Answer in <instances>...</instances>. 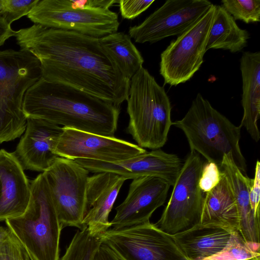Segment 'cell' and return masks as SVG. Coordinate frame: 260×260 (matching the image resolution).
Segmentation results:
<instances>
[{"instance_id": "cell-1", "label": "cell", "mask_w": 260, "mask_h": 260, "mask_svg": "<svg viewBox=\"0 0 260 260\" xmlns=\"http://www.w3.org/2000/svg\"><path fill=\"white\" fill-rule=\"evenodd\" d=\"M17 44L39 60L42 78L84 91L117 107L126 101L130 80L99 39L34 24L16 31Z\"/></svg>"}, {"instance_id": "cell-2", "label": "cell", "mask_w": 260, "mask_h": 260, "mask_svg": "<svg viewBox=\"0 0 260 260\" xmlns=\"http://www.w3.org/2000/svg\"><path fill=\"white\" fill-rule=\"evenodd\" d=\"M23 110L27 118L113 137L120 109L84 91L42 77L26 92Z\"/></svg>"}, {"instance_id": "cell-3", "label": "cell", "mask_w": 260, "mask_h": 260, "mask_svg": "<svg viewBox=\"0 0 260 260\" xmlns=\"http://www.w3.org/2000/svg\"><path fill=\"white\" fill-rule=\"evenodd\" d=\"M172 125L184 133L191 151L218 167L224 155L230 154L236 166L246 175V160L239 146L241 128L214 109L200 93L184 117Z\"/></svg>"}, {"instance_id": "cell-4", "label": "cell", "mask_w": 260, "mask_h": 260, "mask_svg": "<svg viewBox=\"0 0 260 260\" xmlns=\"http://www.w3.org/2000/svg\"><path fill=\"white\" fill-rule=\"evenodd\" d=\"M127 101V132L138 145L158 149L166 144L173 122L171 105L164 87L142 67L131 78Z\"/></svg>"}, {"instance_id": "cell-5", "label": "cell", "mask_w": 260, "mask_h": 260, "mask_svg": "<svg viewBox=\"0 0 260 260\" xmlns=\"http://www.w3.org/2000/svg\"><path fill=\"white\" fill-rule=\"evenodd\" d=\"M30 199L21 215L5 220L33 260H59L62 227L43 173L30 183Z\"/></svg>"}, {"instance_id": "cell-6", "label": "cell", "mask_w": 260, "mask_h": 260, "mask_svg": "<svg viewBox=\"0 0 260 260\" xmlns=\"http://www.w3.org/2000/svg\"><path fill=\"white\" fill-rule=\"evenodd\" d=\"M42 77L38 59L28 51L0 50V144L19 137L27 118L23 103L27 90Z\"/></svg>"}, {"instance_id": "cell-7", "label": "cell", "mask_w": 260, "mask_h": 260, "mask_svg": "<svg viewBox=\"0 0 260 260\" xmlns=\"http://www.w3.org/2000/svg\"><path fill=\"white\" fill-rule=\"evenodd\" d=\"M99 237L120 260H187L172 235L150 221L110 228Z\"/></svg>"}, {"instance_id": "cell-8", "label": "cell", "mask_w": 260, "mask_h": 260, "mask_svg": "<svg viewBox=\"0 0 260 260\" xmlns=\"http://www.w3.org/2000/svg\"><path fill=\"white\" fill-rule=\"evenodd\" d=\"M204 162L191 151L183 164L167 205L155 223L162 231L174 235L200 223L204 198L199 181Z\"/></svg>"}, {"instance_id": "cell-9", "label": "cell", "mask_w": 260, "mask_h": 260, "mask_svg": "<svg viewBox=\"0 0 260 260\" xmlns=\"http://www.w3.org/2000/svg\"><path fill=\"white\" fill-rule=\"evenodd\" d=\"M216 5L177 39L161 53L159 73L164 84L177 86L188 81L204 61L209 32Z\"/></svg>"}, {"instance_id": "cell-10", "label": "cell", "mask_w": 260, "mask_h": 260, "mask_svg": "<svg viewBox=\"0 0 260 260\" xmlns=\"http://www.w3.org/2000/svg\"><path fill=\"white\" fill-rule=\"evenodd\" d=\"M89 172L74 160L59 156L43 172L62 228L84 227Z\"/></svg>"}, {"instance_id": "cell-11", "label": "cell", "mask_w": 260, "mask_h": 260, "mask_svg": "<svg viewBox=\"0 0 260 260\" xmlns=\"http://www.w3.org/2000/svg\"><path fill=\"white\" fill-rule=\"evenodd\" d=\"M34 24L100 39L117 32L118 15L109 9L75 10L66 0H39L26 15Z\"/></svg>"}, {"instance_id": "cell-12", "label": "cell", "mask_w": 260, "mask_h": 260, "mask_svg": "<svg viewBox=\"0 0 260 260\" xmlns=\"http://www.w3.org/2000/svg\"><path fill=\"white\" fill-rule=\"evenodd\" d=\"M213 4L207 0H169L138 25L128 35L138 43H154L179 36L201 19Z\"/></svg>"}, {"instance_id": "cell-13", "label": "cell", "mask_w": 260, "mask_h": 260, "mask_svg": "<svg viewBox=\"0 0 260 260\" xmlns=\"http://www.w3.org/2000/svg\"><path fill=\"white\" fill-rule=\"evenodd\" d=\"M52 151L59 157L74 160L87 159L116 162L146 151L138 145L72 128L62 131L52 143Z\"/></svg>"}, {"instance_id": "cell-14", "label": "cell", "mask_w": 260, "mask_h": 260, "mask_svg": "<svg viewBox=\"0 0 260 260\" xmlns=\"http://www.w3.org/2000/svg\"><path fill=\"white\" fill-rule=\"evenodd\" d=\"M92 173L111 172L127 179L153 176L164 179L173 186L183 164L176 154L160 149L152 150L116 162L78 158L74 160Z\"/></svg>"}, {"instance_id": "cell-15", "label": "cell", "mask_w": 260, "mask_h": 260, "mask_svg": "<svg viewBox=\"0 0 260 260\" xmlns=\"http://www.w3.org/2000/svg\"><path fill=\"white\" fill-rule=\"evenodd\" d=\"M170 186L156 177L133 179L125 200L115 208L111 226L124 228L150 221L153 212L165 203Z\"/></svg>"}, {"instance_id": "cell-16", "label": "cell", "mask_w": 260, "mask_h": 260, "mask_svg": "<svg viewBox=\"0 0 260 260\" xmlns=\"http://www.w3.org/2000/svg\"><path fill=\"white\" fill-rule=\"evenodd\" d=\"M126 180L120 175L107 172L88 177L83 224L92 235L99 236L111 226L109 214Z\"/></svg>"}, {"instance_id": "cell-17", "label": "cell", "mask_w": 260, "mask_h": 260, "mask_svg": "<svg viewBox=\"0 0 260 260\" xmlns=\"http://www.w3.org/2000/svg\"><path fill=\"white\" fill-rule=\"evenodd\" d=\"M62 127L46 120L27 118L24 134L13 152L24 170H47L58 156L52 151L53 141Z\"/></svg>"}, {"instance_id": "cell-18", "label": "cell", "mask_w": 260, "mask_h": 260, "mask_svg": "<svg viewBox=\"0 0 260 260\" xmlns=\"http://www.w3.org/2000/svg\"><path fill=\"white\" fill-rule=\"evenodd\" d=\"M30 183L13 152L0 150V221L19 216L30 199Z\"/></svg>"}, {"instance_id": "cell-19", "label": "cell", "mask_w": 260, "mask_h": 260, "mask_svg": "<svg viewBox=\"0 0 260 260\" xmlns=\"http://www.w3.org/2000/svg\"><path fill=\"white\" fill-rule=\"evenodd\" d=\"M219 168L225 175L234 193L239 216V232L246 241L259 243V218L255 216L249 201L252 179L239 169L230 154L224 155Z\"/></svg>"}, {"instance_id": "cell-20", "label": "cell", "mask_w": 260, "mask_h": 260, "mask_svg": "<svg viewBox=\"0 0 260 260\" xmlns=\"http://www.w3.org/2000/svg\"><path fill=\"white\" fill-rule=\"evenodd\" d=\"M242 79L241 103L244 127L255 142L260 139L257 120L260 115V52H244L240 59Z\"/></svg>"}, {"instance_id": "cell-21", "label": "cell", "mask_w": 260, "mask_h": 260, "mask_svg": "<svg viewBox=\"0 0 260 260\" xmlns=\"http://www.w3.org/2000/svg\"><path fill=\"white\" fill-rule=\"evenodd\" d=\"M233 231L199 223L171 235L187 260H199L212 256L223 249Z\"/></svg>"}, {"instance_id": "cell-22", "label": "cell", "mask_w": 260, "mask_h": 260, "mask_svg": "<svg viewBox=\"0 0 260 260\" xmlns=\"http://www.w3.org/2000/svg\"><path fill=\"white\" fill-rule=\"evenodd\" d=\"M221 172L219 183L205 194L200 223L238 231L239 216L235 198L225 175Z\"/></svg>"}, {"instance_id": "cell-23", "label": "cell", "mask_w": 260, "mask_h": 260, "mask_svg": "<svg viewBox=\"0 0 260 260\" xmlns=\"http://www.w3.org/2000/svg\"><path fill=\"white\" fill-rule=\"evenodd\" d=\"M249 37L248 31L240 28L233 17L221 6L216 5L206 51L210 49H220L237 53L247 46Z\"/></svg>"}, {"instance_id": "cell-24", "label": "cell", "mask_w": 260, "mask_h": 260, "mask_svg": "<svg viewBox=\"0 0 260 260\" xmlns=\"http://www.w3.org/2000/svg\"><path fill=\"white\" fill-rule=\"evenodd\" d=\"M99 40L102 48L112 58L125 78L131 80L143 67L144 59L128 35L115 32Z\"/></svg>"}, {"instance_id": "cell-25", "label": "cell", "mask_w": 260, "mask_h": 260, "mask_svg": "<svg viewBox=\"0 0 260 260\" xmlns=\"http://www.w3.org/2000/svg\"><path fill=\"white\" fill-rule=\"evenodd\" d=\"M259 245V243L246 241L238 230H234L226 245L219 252L199 260H246L260 256Z\"/></svg>"}, {"instance_id": "cell-26", "label": "cell", "mask_w": 260, "mask_h": 260, "mask_svg": "<svg viewBox=\"0 0 260 260\" xmlns=\"http://www.w3.org/2000/svg\"><path fill=\"white\" fill-rule=\"evenodd\" d=\"M102 243L100 237L90 234L85 226L77 231L59 260H92Z\"/></svg>"}, {"instance_id": "cell-27", "label": "cell", "mask_w": 260, "mask_h": 260, "mask_svg": "<svg viewBox=\"0 0 260 260\" xmlns=\"http://www.w3.org/2000/svg\"><path fill=\"white\" fill-rule=\"evenodd\" d=\"M221 3L235 20L246 23L260 21L259 0H222Z\"/></svg>"}, {"instance_id": "cell-28", "label": "cell", "mask_w": 260, "mask_h": 260, "mask_svg": "<svg viewBox=\"0 0 260 260\" xmlns=\"http://www.w3.org/2000/svg\"><path fill=\"white\" fill-rule=\"evenodd\" d=\"M39 0H1L0 14L11 24L27 15Z\"/></svg>"}, {"instance_id": "cell-29", "label": "cell", "mask_w": 260, "mask_h": 260, "mask_svg": "<svg viewBox=\"0 0 260 260\" xmlns=\"http://www.w3.org/2000/svg\"><path fill=\"white\" fill-rule=\"evenodd\" d=\"M0 260H30L28 253L12 233L0 244Z\"/></svg>"}, {"instance_id": "cell-30", "label": "cell", "mask_w": 260, "mask_h": 260, "mask_svg": "<svg viewBox=\"0 0 260 260\" xmlns=\"http://www.w3.org/2000/svg\"><path fill=\"white\" fill-rule=\"evenodd\" d=\"M221 172L215 163L207 161L204 163L199 181V186L205 194L213 188L220 181Z\"/></svg>"}, {"instance_id": "cell-31", "label": "cell", "mask_w": 260, "mask_h": 260, "mask_svg": "<svg viewBox=\"0 0 260 260\" xmlns=\"http://www.w3.org/2000/svg\"><path fill=\"white\" fill-rule=\"evenodd\" d=\"M154 0H118L121 15L124 19L132 20L147 10Z\"/></svg>"}, {"instance_id": "cell-32", "label": "cell", "mask_w": 260, "mask_h": 260, "mask_svg": "<svg viewBox=\"0 0 260 260\" xmlns=\"http://www.w3.org/2000/svg\"><path fill=\"white\" fill-rule=\"evenodd\" d=\"M69 6L75 10H95L109 9L118 0H66Z\"/></svg>"}, {"instance_id": "cell-33", "label": "cell", "mask_w": 260, "mask_h": 260, "mask_svg": "<svg viewBox=\"0 0 260 260\" xmlns=\"http://www.w3.org/2000/svg\"><path fill=\"white\" fill-rule=\"evenodd\" d=\"M249 201L255 216L259 218L260 162L258 160L256 162L254 177L249 191Z\"/></svg>"}, {"instance_id": "cell-34", "label": "cell", "mask_w": 260, "mask_h": 260, "mask_svg": "<svg viewBox=\"0 0 260 260\" xmlns=\"http://www.w3.org/2000/svg\"><path fill=\"white\" fill-rule=\"evenodd\" d=\"M16 31L13 30L10 24L0 14V47L6 41L12 36H15Z\"/></svg>"}, {"instance_id": "cell-35", "label": "cell", "mask_w": 260, "mask_h": 260, "mask_svg": "<svg viewBox=\"0 0 260 260\" xmlns=\"http://www.w3.org/2000/svg\"><path fill=\"white\" fill-rule=\"evenodd\" d=\"M92 260H120L106 245L101 244Z\"/></svg>"}, {"instance_id": "cell-36", "label": "cell", "mask_w": 260, "mask_h": 260, "mask_svg": "<svg viewBox=\"0 0 260 260\" xmlns=\"http://www.w3.org/2000/svg\"><path fill=\"white\" fill-rule=\"evenodd\" d=\"M11 234V232L7 226H0V244L6 239Z\"/></svg>"}, {"instance_id": "cell-37", "label": "cell", "mask_w": 260, "mask_h": 260, "mask_svg": "<svg viewBox=\"0 0 260 260\" xmlns=\"http://www.w3.org/2000/svg\"><path fill=\"white\" fill-rule=\"evenodd\" d=\"M246 260H260V256L255 257Z\"/></svg>"}, {"instance_id": "cell-38", "label": "cell", "mask_w": 260, "mask_h": 260, "mask_svg": "<svg viewBox=\"0 0 260 260\" xmlns=\"http://www.w3.org/2000/svg\"><path fill=\"white\" fill-rule=\"evenodd\" d=\"M0 6H1V0H0Z\"/></svg>"}, {"instance_id": "cell-39", "label": "cell", "mask_w": 260, "mask_h": 260, "mask_svg": "<svg viewBox=\"0 0 260 260\" xmlns=\"http://www.w3.org/2000/svg\"><path fill=\"white\" fill-rule=\"evenodd\" d=\"M30 260H33V259H30Z\"/></svg>"}]
</instances>
